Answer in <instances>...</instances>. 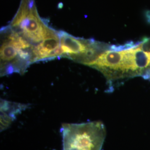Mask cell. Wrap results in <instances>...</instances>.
<instances>
[{
    "instance_id": "6da1fadb",
    "label": "cell",
    "mask_w": 150,
    "mask_h": 150,
    "mask_svg": "<svg viewBox=\"0 0 150 150\" xmlns=\"http://www.w3.org/2000/svg\"><path fill=\"white\" fill-rule=\"evenodd\" d=\"M9 25L33 47V63L61 57L59 31L40 16L35 0H21Z\"/></svg>"
},
{
    "instance_id": "7a4b0ae2",
    "label": "cell",
    "mask_w": 150,
    "mask_h": 150,
    "mask_svg": "<svg viewBox=\"0 0 150 150\" xmlns=\"http://www.w3.org/2000/svg\"><path fill=\"white\" fill-rule=\"evenodd\" d=\"M142 43L129 42L123 45L111 46L93 62L87 66L101 72L110 89L126 79L142 76L150 66V59L143 49Z\"/></svg>"
},
{
    "instance_id": "3957f363",
    "label": "cell",
    "mask_w": 150,
    "mask_h": 150,
    "mask_svg": "<svg viewBox=\"0 0 150 150\" xmlns=\"http://www.w3.org/2000/svg\"><path fill=\"white\" fill-rule=\"evenodd\" d=\"M61 132L62 150H101L106 135L101 121L63 123Z\"/></svg>"
},
{
    "instance_id": "277c9868",
    "label": "cell",
    "mask_w": 150,
    "mask_h": 150,
    "mask_svg": "<svg viewBox=\"0 0 150 150\" xmlns=\"http://www.w3.org/2000/svg\"><path fill=\"white\" fill-rule=\"evenodd\" d=\"M61 57L88 65L110 47L106 43L93 39L76 38L64 31H59Z\"/></svg>"
},
{
    "instance_id": "5b68a950",
    "label": "cell",
    "mask_w": 150,
    "mask_h": 150,
    "mask_svg": "<svg viewBox=\"0 0 150 150\" xmlns=\"http://www.w3.org/2000/svg\"><path fill=\"white\" fill-rule=\"evenodd\" d=\"M27 105L9 102L5 100L1 101V131H4L8 127L16 115L24 110Z\"/></svg>"
}]
</instances>
